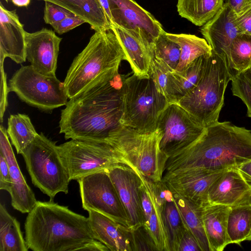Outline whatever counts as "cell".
<instances>
[{
	"label": "cell",
	"mask_w": 251,
	"mask_h": 251,
	"mask_svg": "<svg viewBox=\"0 0 251 251\" xmlns=\"http://www.w3.org/2000/svg\"><path fill=\"white\" fill-rule=\"evenodd\" d=\"M118 73L101 79L70 99L61 110L60 133L65 139L106 143L124 126L123 85Z\"/></svg>",
	"instance_id": "1"
},
{
	"label": "cell",
	"mask_w": 251,
	"mask_h": 251,
	"mask_svg": "<svg viewBox=\"0 0 251 251\" xmlns=\"http://www.w3.org/2000/svg\"><path fill=\"white\" fill-rule=\"evenodd\" d=\"M250 160L251 130L218 121L192 145L169 157L163 176L192 169L225 171Z\"/></svg>",
	"instance_id": "2"
},
{
	"label": "cell",
	"mask_w": 251,
	"mask_h": 251,
	"mask_svg": "<svg viewBox=\"0 0 251 251\" xmlns=\"http://www.w3.org/2000/svg\"><path fill=\"white\" fill-rule=\"evenodd\" d=\"M25 230L27 248L33 251H81L95 240L88 218L50 200L37 201Z\"/></svg>",
	"instance_id": "3"
},
{
	"label": "cell",
	"mask_w": 251,
	"mask_h": 251,
	"mask_svg": "<svg viewBox=\"0 0 251 251\" xmlns=\"http://www.w3.org/2000/svg\"><path fill=\"white\" fill-rule=\"evenodd\" d=\"M122 60L125 54L112 28L95 31L67 72L63 82L69 99L98 81L114 77Z\"/></svg>",
	"instance_id": "4"
},
{
	"label": "cell",
	"mask_w": 251,
	"mask_h": 251,
	"mask_svg": "<svg viewBox=\"0 0 251 251\" xmlns=\"http://www.w3.org/2000/svg\"><path fill=\"white\" fill-rule=\"evenodd\" d=\"M232 76L226 55L212 50L199 82L176 103L206 128L219 121L225 91Z\"/></svg>",
	"instance_id": "5"
},
{
	"label": "cell",
	"mask_w": 251,
	"mask_h": 251,
	"mask_svg": "<svg viewBox=\"0 0 251 251\" xmlns=\"http://www.w3.org/2000/svg\"><path fill=\"white\" fill-rule=\"evenodd\" d=\"M123 124L141 133L154 131L159 117L169 104L150 77L133 73L123 85Z\"/></svg>",
	"instance_id": "6"
},
{
	"label": "cell",
	"mask_w": 251,
	"mask_h": 251,
	"mask_svg": "<svg viewBox=\"0 0 251 251\" xmlns=\"http://www.w3.org/2000/svg\"><path fill=\"white\" fill-rule=\"evenodd\" d=\"M21 154L33 184L50 201L60 192L68 193L71 180L55 142L38 134Z\"/></svg>",
	"instance_id": "7"
},
{
	"label": "cell",
	"mask_w": 251,
	"mask_h": 251,
	"mask_svg": "<svg viewBox=\"0 0 251 251\" xmlns=\"http://www.w3.org/2000/svg\"><path fill=\"white\" fill-rule=\"evenodd\" d=\"M161 135L156 129L141 133L124 126L112 138V145L134 171L153 182L162 180L168 156L159 146Z\"/></svg>",
	"instance_id": "8"
},
{
	"label": "cell",
	"mask_w": 251,
	"mask_h": 251,
	"mask_svg": "<svg viewBox=\"0 0 251 251\" xmlns=\"http://www.w3.org/2000/svg\"><path fill=\"white\" fill-rule=\"evenodd\" d=\"M58 148L71 180H77L95 173L108 172L116 167L132 169L108 143L71 139L58 146Z\"/></svg>",
	"instance_id": "9"
},
{
	"label": "cell",
	"mask_w": 251,
	"mask_h": 251,
	"mask_svg": "<svg viewBox=\"0 0 251 251\" xmlns=\"http://www.w3.org/2000/svg\"><path fill=\"white\" fill-rule=\"evenodd\" d=\"M14 92L27 104L45 111L65 105L69 99L64 82L56 76L43 75L31 65L22 66L8 81Z\"/></svg>",
	"instance_id": "10"
},
{
	"label": "cell",
	"mask_w": 251,
	"mask_h": 251,
	"mask_svg": "<svg viewBox=\"0 0 251 251\" xmlns=\"http://www.w3.org/2000/svg\"><path fill=\"white\" fill-rule=\"evenodd\" d=\"M77 181L84 210L95 211L130 228L125 209L108 172L93 173Z\"/></svg>",
	"instance_id": "11"
},
{
	"label": "cell",
	"mask_w": 251,
	"mask_h": 251,
	"mask_svg": "<svg viewBox=\"0 0 251 251\" xmlns=\"http://www.w3.org/2000/svg\"><path fill=\"white\" fill-rule=\"evenodd\" d=\"M205 128L178 104L169 103L157 122L156 129L161 135L160 148L169 157L194 143Z\"/></svg>",
	"instance_id": "12"
},
{
	"label": "cell",
	"mask_w": 251,
	"mask_h": 251,
	"mask_svg": "<svg viewBox=\"0 0 251 251\" xmlns=\"http://www.w3.org/2000/svg\"><path fill=\"white\" fill-rule=\"evenodd\" d=\"M114 26L132 30L152 46L165 30L160 23L133 0H108Z\"/></svg>",
	"instance_id": "13"
},
{
	"label": "cell",
	"mask_w": 251,
	"mask_h": 251,
	"mask_svg": "<svg viewBox=\"0 0 251 251\" xmlns=\"http://www.w3.org/2000/svg\"><path fill=\"white\" fill-rule=\"evenodd\" d=\"M108 174L125 209L130 228L134 229L144 225L140 196L142 175L127 166L114 167Z\"/></svg>",
	"instance_id": "14"
},
{
	"label": "cell",
	"mask_w": 251,
	"mask_h": 251,
	"mask_svg": "<svg viewBox=\"0 0 251 251\" xmlns=\"http://www.w3.org/2000/svg\"><path fill=\"white\" fill-rule=\"evenodd\" d=\"M225 171L189 170L163 176L162 180L173 192L204 206L208 204V192L210 187Z\"/></svg>",
	"instance_id": "15"
},
{
	"label": "cell",
	"mask_w": 251,
	"mask_h": 251,
	"mask_svg": "<svg viewBox=\"0 0 251 251\" xmlns=\"http://www.w3.org/2000/svg\"><path fill=\"white\" fill-rule=\"evenodd\" d=\"M26 59L39 73L56 76L57 58L62 38L46 28L25 32Z\"/></svg>",
	"instance_id": "16"
},
{
	"label": "cell",
	"mask_w": 251,
	"mask_h": 251,
	"mask_svg": "<svg viewBox=\"0 0 251 251\" xmlns=\"http://www.w3.org/2000/svg\"><path fill=\"white\" fill-rule=\"evenodd\" d=\"M0 152L6 158L9 166L11 187L8 193L11 197V205L22 213H28L37 201L21 171L7 130L2 125L0 127Z\"/></svg>",
	"instance_id": "17"
},
{
	"label": "cell",
	"mask_w": 251,
	"mask_h": 251,
	"mask_svg": "<svg viewBox=\"0 0 251 251\" xmlns=\"http://www.w3.org/2000/svg\"><path fill=\"white\" fill-rule=\"evenodd\" d=\"M251 201V184L238 168L224 172L211 185L208 204L233 206Z\"/></svg>",
	"instance_id": "18"
},
{
	"label": "cell",
	"mask_w": 251,
	"mask_h": 251,
	"mask_svg": "<svg viewBox=\"0 0 251 251\" xmlns=\"http://www.w3.org/2000/svg\"><path fill=\"white\" fill-rule=\"evenodd\" d=\"M25 32L16 10L6 9L0 2V61L9 57L19 64L26 61Z\"/></svg>",
	"instance_id": "19"
},
{
	"label": "cell",
	"mask_w": 251,
	"mask_h": 251,
	"mask_svg": "<svg viewBox=\"0 0 251 251\" xmlns=\"http://www.w3.org/2000/svg\"><path fill=\"white\" fill-rule=\"evenodd\" d=\"M200 31L212 50L218 54H225L226 57L233 40L242 33L236 22L235 13L225 2Z\"/></svg>",
	"instance_id": "20"
},
{
	"label": "cell",
	"mask_w": 251,
	"mask_h": 251,
	"mask_svg": "<svg viewBox=\"0 0 251 251\" xmlns=\"http://www.w3.org/2000/svg\"><path fill=\"white\" fill-rule=\"evenodd\" d=\"M115 33L127 61L135 75L150 77L151 63L153 56L152 45L146 39L132 30L114 26Z\"/></svg>",
	"instance_id": "21"
},
{
	"label": "cell",
	"mask_w": 251,
	"mask_h": 251,
	"mask_svg": "<svg viewBox=\"0 0 251 251\" xmlns=\"http://www.w3.org/2000/svg\"><path fill=\"white\" fill-rule=\"evenodd\" d=\"M88 212L89 224L95 239L110 251H132L130 228L95 211Z\"/></svg>",
	"instance_id": "22"
},
{
	"label": "cell",
	"mask_w": 251,
	"mask_h": 251,
	"mask_svg": "<svg viewBox=\"0 0 251 251\" xmlns=\"http://www.w3.org/2000/svg\"><path fill=\"white\" fill-rule=\"evenodd\" d=\"M230 206L208 204L203 206L202 220L210 251H222L230 244L227 221Z\"/></svg>",
	"instance_id": "23"
},
{
	"label": "cell",
	"mask_w": 251,
	"mask_h": 251,
	"mask_svg": "<svg viewBox=\"0 0 251 251\" xmlns=\"http://www.w3.org/2000/svg\"><path fill=\"white\" fill-rule=\"evenodd\" d=\"M58 5L90 25L95 31L112 28L99 0H38Z\"/></svg>",
	"instance_id": "24"
},
{
	"label": "cell",
	"mask_w": 251,
	"mask_h": 251,
	"mask_svg": "<svg viewBox=\"0 0 251 251\" xmlns=\"http://www.w3.org/2000/svg\"><path fill=\"white\" fill-rule=\"evenodd\" d=\"M173 198L186 228L195 237L201 251H210L203 224V206L174 192Z\"/></svg>",
	"instance_id": "25"
},
{
	"label": "cell",
	"mask_w": 251,
	"mask_h": 251,
	"mask_svg": "<svg viewBox=\"0 0 251 251\" xmlns=\"http://www.w3.org/2000/svg\"><path fill=\"white\" fill-rule=\"evenodd\" d=\"M224 0H177L179 15L194 25L202 26L222 8Z\"/></svg>",
	"instance_id": "26"
},
{
	"label": "cell",
	"mask_w": 251,
	"mask_h": 251,
	"mask_svg": "<svg viewBox=\"0 0 251 251\" xmlns=\"http://www.w3.org/2000/svg\"><path fill=\"white\" fill-rule=\"evenodd\" d=\"M167 37L180 48L179 62L175 70L181 72L198 57L210 53L212 49L204 38L190 34H173L166 32Z\"/></svg>",
	"instance_id": "27"
},
{
	"label": "cell",
	"mask_w": 251,
	"mask_h": 251,
	"mask_svg": "<svg viewBox=\"0 0 251 251\" xmlns=\"http://www.w3.org/2000/svg\"><path fill=\"white\" fill-rule=\"evenodd\" d=\"M18 221L0 204V251H27Z\"/></svg>",
	"instance_id": "28"
},
{
	"label": "cell",
	"mask_w": 251,
	"mask_h": 251,
	"mask_svg": "<svg viewBox=\"0 0 251 251\" xmlns=\"http://www.w3.org/2000/svg\"><path fill=\"white\" fill-rule=\"evenodd\" d=\"M251 230V201L230 207L227 221L230 244L240 245L250 235Z\"/></svg>",
	"instance_id": "29"
},
{
	"label": "cell",
	"mask_w": 251,
	"mask_h": 251,
	"mask_svg": "<svg viewBox=\"0 0 251 251\" xmlns=\"http://www.w3.org/2000/svg\"><path fill=\"white\" fill-rule=\"evenodd\" d=\"M209 54L196 59L181 72H172L176 103L192 90L199 82L203 75Z\"/></svg>",
	"instance_id": "30"
},
{
	"label": "cell",
	"mask_w": 251,
	"mask_h": 251,
	"mask_svg": "<svg viewBox=\"0 0 251 251\" xmlns=\"http://www.w3.org/2000/svg\"><path fill=\"white\" fill-rule=\"evenodd\" d=\"M162 215L169 251H178L186 227L174 201L173 194L165 202Z\"/></svg>",
	"instance_id": "31"
},
{
	"label": "cell",
	"mask_w": 251,
	"mask_h": 251,
	"mask_svg": "<svg viewBox=\"0 0 251 251\" xmlns=\"http://www.w3.org/2000/svg\"><path fill=\"white\" fill-rule=\"evenodd\" d=\"M6 130L18 154H22L38 134L28 116L20 113L10 116Z\"/></svg>",
	"instance_id": "32"
},
{
	"label": "cell",
	"mask_w": 251,
	"mask_h": 251,
	"mask_svg": "<svg viewBox=\"0 0 251 251\" xmlns=\"http://www.w3.org/2000/svg\"><path fill=\"white\" fill-rule=\"evenodd\" d=\"M226 59L233 76L251 68V35L239 34L231 44Z\"/></svg>",
	"instance_id": "33"
},
{
	"label": "cell",
	"mask_w": 251,
	"mask_h": 251,
	"mask_svg": "<svg viewBox=\"0 0 251 251\" xmlns=\"http://www.w3.org/2000/svg\"><path fill=\"white\" fill-rule=\"evenodd\" d=\"M142 178L152 203V213L147 225L144 226L152 239L157 251H169L162 215L164 205L159 203L155 198L150 184V180L144 176Z\"/></svg>",
	"instance_id": "34"
},
{
	"label": "cell",
	"mask_w": 251,
	"mask_h": 251,
	"mask_svg": "<svg viewBox=\"0 0 251 251\" xmlns=\"http://www.w3.org/2000/svg\"><path fill=\"white\" fill-rule=\"evenodd\" d=\"M152 50V57L172 71L176 69L180 59V48L177 43L167 37L166 31L155 40Z\"/></svg>",
	"instance_id": "35"
},
{
	"label": "cell",
	"mask_w": 251,
	"mask_h": 251,
	"mask_svg": "<svg viewBox=\"0 0 251 251\" xmlns=\"http://www.w3.org/2000/svg\"><path fill=\"white\" fill-rule=\"evenodd\" d=\"M172 72L165 65L152 58L149 75L158 91L166 98L169 103H176Z\"/></svg>",
	"instance_id": "36"
},
{
	"label": "cell",
	"mask_w": 251,
	"mask_h": 251,
	"mask_svg": "<svg viewBox=\"0 0 251 251\" xmlns=\"http://www.w3.org/2000/svg\"><path fill=\"white\" fill-rule=\"evenodd\" d=\"M231 81L232 95L243 101L251 118V68L233 75Z\"/></svg>",
	"instance_id": "37"
},
{
	"label": "cell",
	"mask_w": 251,
	"mask_h": 251,
	"mask_svg": "<svg viewBox=\"0 0 251 251\" xmlns=\"http://www.w3.org/2000/svg\"><path fill=\"white\" fill-rule=\"evenodd\" d=\"M130 236L132 251H157L152 239L144 225L134 229H130Z\"/></svg>",
	"instance_id": "38"
},
{
	"label": "cell",
	"mask_w": 251,
	"mask_h": 251,
	"mask_svg": "<svg viewBox=\"0 0 251 251\" xmlns=\"http://www.w3.org/2000/svg\"><path fill=\"white\" fill-rule=\"evenodd\" d=\"M74 14L69 10L58 5L49 1H45L44 20L47 24L52 25Z\"/></svg>",
	"instance_id": "39"
},
{
	"label": "cell",
	"mask_w": 251,
	"mask_h": 251,
	"mask_svg": "<svg viewBox=\"0 0 251 251\" xmlns=\"http://www.w3.org/2000/svg\"><path fill=\"white\" fill-rule=\"evenodd\" d=\"M85 23L86 22L84 20L74 14L66 17L60 22L51 26L55 32L61 35Z\"/></svg>",
	"instance_id": "40"
},
{
	"label": "cell",
	"mask_w": 251,
	"mask_h": 251,
	"mask_svg": "<svg viewBox=\"0 0 251 251\" xmlns=\"http://www.w3.org/2000/svg\"><path fill=\"white\" fill-rule=\"evenodd\" d=\"M142 177L143 176H142V183L140 189V196L144 216V226H146L152 211V203L148 190Z\"/></svg>",
	"instance_id": "41"
},
{
	"label": "cell",
	"mask_w": 251,
	"mask_h": 251,
	"mask_svg": "<svg viewBox=\"0 0 251 251\" xmlns=\"http://www.w3.org/2000/svg\"><path fill=\"white\" fill-rule=\"evenodd\" d=\"M236 22L242 33L251 35V4L236 15Z\"/></svg>",
	"instance_id": "42"
},
{
	"label": "cell",
	"mask_w": 251,
	"mask_h": 251,
	"mask_svg": "<svg viewBox=\"0 0 251 251\" xmlns=\"http://www.w3.org/2000/svg\"><path fill=\"white\" fill-rule=\"evenodd\" d=\"M11 179L9 166L5 157L0 152V189L9 191Z\"/></svg>",
	"instance_id": "43"
},
{
	"label": "cell",
	"mask_w": 251,
	"mask_h": 251,
	"mask_svg": "<svg viewBox=\"0 0 251 251\" xmlns=\"http://www.w3.org/2000/svg\"><path fill=\"white\" fill-rule=\"evenodd\" d=\"M178 251H201L195 237L186 228L180 241Z\"/></svg>",
	"instance_id": "44"
},
{
	"label": "cell",
	"mask_w": 251,
	"mask_h": 251,
	"mask_svg": "<svg viewBox=\"0 0 251 251\" xmlns=\"http://www.w3.org/2000/svg\"><path fill=\"white\" fill-rule=\"evenodd\" d=\"M1 86H0V122L3 121V116L8 105L7 96L10 92L6 81V75L4 72L3 65L0 66Z\"/></svg>",
	"instance_id": "45"
},
{
	"label": "cell",
	"mask_w": 251,
	"mask_h": 251,
	"mask_svg": "<svg viewBox=\"0 0 251 251\" xmlns=\"http://www.w3.org/2000/svg\"><path fill=\"white\" fill-rule=\"evenodd\" d=\"M225 3L237 15L251 4V0H226Z\"/></svg>",
	"instance_id": "46"
},
{
	"label": "cell",
	"mask_w": 251,
	"mask_h": 251,
	"mask_svg": "<svg viewBox=\"0 0 251 251\" xmlns=\"http://www.w3.org/2000/svg\"><path fill=\"white\" fill-rule=\"evenodd\" d=\"M237 168L247 181L251 184V160L242 164Z\"/></svg>",
	"instance_id": "47"
},
{
	"label": "cell",
	"mask_w": 251,
	"mask_h": 251,
	"mask_svg": "<svg viewBox=\"0 0 251 251\" xmlns=\"http://www.w3.org/2000/svg\"><path fill=\"white\" fill-rule=\"evenodd\" d=\"M99 1L103 8L109 22L113 27L114 24L112 19V16L108 0H99Z\"/></svg>",
	"instance_id": "48"
},
{
	"label": "cell",
	"mask_w": 251,
	"mask_h": 251,
	"mask_svg": "<svg viewBox=\"0 0 251 251\" xmlns=\"http://www.w3.org/2000/svg\"><path fill=\"white\" fill-rule=\"evenodd\" d=\"M31 0H12L13 3L18 7H27Z\"/></svg>",
	"instance_id": "49"
},
{
	"label": "cell",
	"mask_w": 251,
	"mask_h": 251,
	"mask_svg": "<svg viewBox=\"0 0 251 251\" xmlns=\"http://www.w3.org/2000/svg\"><path fill=\"white\" fill-rule=\"evenodd\" d=\"M247 240L251 241V232H250V235L249 236V237L247 239Z\"/></svg>",
	"instance_id": "50"
},
{
	"label": "cell",
	"mask_w": 251,
	"mask_h": 251,
	"mask_svg": "<svg viewBox=\"0 0 251 251\" xmlns=\"http://www.w3.org/2000/svg\"><path fill=\"white\" fill-rule=\"evenodd\" d=\"M6 2H8L9 0H4Z\"/></svg>",
	"instance_id": "51"
}]
</instances>
